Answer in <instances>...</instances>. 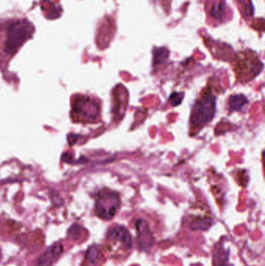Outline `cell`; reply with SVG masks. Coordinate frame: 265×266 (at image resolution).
<instances>
[{
  "mask_svg": "<svg viewBox=\"0 0 265 266\" xmlns=\"http://www.w3.org/2000/svg\"><path fill=\"white\" fill-rule=\"evenodd\" d=\"M216 97L209 85L203 89L194 105L191 114L192 133H198L213 118L216 112Z\"/></svg>",
  "mask_w": 265,
  "mask_h": 266,
  "instance_id": "1",
  "label": "cell"
},
{
  "mask_svg": "<svg viewBox=\"0 0 265 266\" xmlns=\"http://www.w3.org/2000/svg\"><path fill=\"white\" fill-rule=\"evenodd\" d=\"M236 79L241 84L249 83L263 70V63L258 54L250 49L240 51L231 63Z\"/></svg>",
  "mask_w": 265,
  "mask_h": 266,
  "instance_id": "2",
  "label": "cell"
},
{
  "mask_svg": "<svg viewBox=\"0 0 265 266\" xmlns=\"http://www.w3.org/2000/svg\"><path fill=\"white\" fill-rule=\"evenodd\" d=\"M101 111V104L96 98L79 94L72 100L71 116L74 122L93 123L100 119Z\"/></svg>",
  "mask_w": 265,
  "mask_h": 266,
  "instance_id": "3",
  "label": "cell"
},
{
  "mask_svg": "<svg viewBox=\"0 0 265 266\" xmlns=\"http://www.w3.org/2000/svg\"><path fill=\"white\" fill-rule=\"evenodd\" d=\"M34 33V26L27 20L13 21L8 25L7 35L5 42V51L14 55Z\"/></svg>",
  "mask_w": 265,
  "mask_h": 266,
  "instance_id": "4",
  "label": "cell"
},
{
  "mask_svg": "<svg viewBox=\"0 0 265 266\" xmlns=\"http://www.w3.org/2000/svg\"><path fill=\"white\" fill-rule=\"evenodd\" d=\"M121 205V199L118 192L110 189H104L97 195L95 203L97 215L105 221L111 220Z\"/></svg>",
  "mask_w": 265,
  "mask_h": 266,
  "instance_id": "5",
  "label": "cell"
},
{
  "mask_svg": "<svg viewBox=\"0 0 265 266\" xmlns=\"http://www.w3.org/2000/svg\"><path fill=\"white\" fill-rule=\"evenodd\" d=\"M205 9L208 23L218 26L228 21L230 10L225 0H205Z\"/></svg>",
  "mask_w": 265,
  "mask_h": 266,
  "instance_id": "6",
  "label": "cell"
},
{
  "mask_svg": "<svg viewBox=\"0 0 265 266\" xmlns=\"http://www.w3.org/2000/svg\"><path fill=\"white\" fill-rule=\"evenodd\" d=\"M108 238L110 242H116L122 245L124 249H130L132 240L127 229L122 226H114L108 231Z\"/></svg>",
  "mask_w": 265,
  "mask_h": 266,
  "instance_id": "7",
  "label": "cell"
},
{
  "mask_svg": "<svg viewBox=\"0 0 265 266\" xmlns=\"http://www.w3.org/2000/svg\"><path fill=\"white\" fill-rule=\"evenodd\" d=\"M138 232V244L139 247L147 250L153 246L154 238L146 221L138 220L135 223Z\"/></svg>",
  "mask_w": 265,
  "mask_h": 266,
  "instance_id": "8",
  "label": "cell"
},
{
  "mask_svg": "<svg viewBox=\"0 0 265 266\" xmlns=\"http://www.w3.org/2000/svg\"><path fill=\"white\" fill-rule=\"evenodd\" d=\"M63 251V247L62 244H55L38 258L37 266H52L59 259Z\"/></svg>",
  "mask_w": 265,
  "mask_h": 266,
  "instance_id": "9",
  "label": "cell"
},
{
  "mask_svg": "<svg viewBox=\"0 0 265 266\" xmlns=\"http://www.w3.org/2000/svg\"><path fill=\"white\" fill-rule=\"evenodd\" d=\"M243 17L249 19L254 16V7L250 0H236Z\"/></svg>",
  "mask_w": 265,
  "mask_h": 266,
  "instance_id": "10",
  "label": "cell"
},
{
  "mask_svg": "<svg viewBox=\"0 0 265 266\" xmlns=\"http://www.w3.org/2000/svg\"><path fill=\"white\" fill-rule=\"evenodd\" d=\"M247 99L243 94L232 95L229 98V109L233 111H241L247 104Z\"/></svg>",
  "mask_w": 265,
  "mask_h": 266,
  "instance_id": "11",
  "label": "cell"
},
{
  "mask_svg": "<svg viewBox=\"0 0 265 266\" xmlns=\"http://www.w3.org/2000/svg\"><path fill=\"white\" fill-rule=\"evenodd\" d=\"M211 224H212V222H211L210 218H208V217L201 219H195V221L192 222L191 227L193 230H196V229L197 230H199V229L207 230V229L210 227Z\"/></svg>",
  "mask_w": 265,
  "mask_h": 266,
  "instance_id": "12",
  "label": "cell"
},
{
  "mask_svg": "<svg viewBox=\"0 0 265 266\" xmlns=\"http://www.w3.org/2000/svg\"><path fill=\"white\" fill-rule=\"evenodd\" d=\"M100 250L96 247H89V249L88 250V253H87V261L88 263H90L92 265H96L98 262L99 259H100Z\"/></svg>",
  "mask_w": 265,
  "mask_h": 266,
  "instance_id": "13",
  "label": "cell"
},
{
  "mask_svg": "<svg viewBox=\"0 0 265 266\" xmlns=\"http://www.w3.org/2000/svg\"><path fill=\"white\" fill-rule=\"evenodd\" d=\"M168 55V51L167 48H159L157 51L155 52V56H154V63H162L163 60L167 59Z\"/></svg>",
  "mask_w": 265,
  "mask_h": 266,
  "instance_id": "14",
  "label": "cell"
},
{
  "mask_svg": "<svg viewBox=\"0 0 265 266\" xmlns=\"http://www.w3.org/2000/svg\"><path fill=\"white\" fill-rule=\"evenodd\" d=\"M183 98H184V93L175 92L171 94V97L169 98V101L173 106L176 107L180 105V103L183 101Z\"/></svg>",
  "mask_w": 265,
  "mask_h": 266,
  "instance_id": "15",
  "label": "cell"
}]
</instances>
